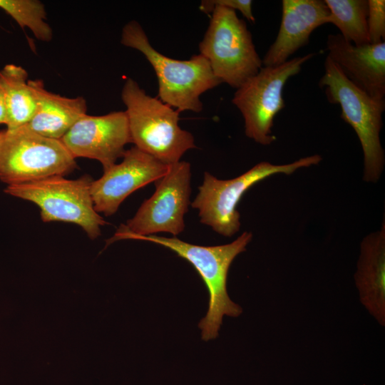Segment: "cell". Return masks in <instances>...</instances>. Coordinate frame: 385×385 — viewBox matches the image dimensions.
Listing matches in <instances>:
<instances>
[{
  "instance_id": "cell-13",
  "label": "cell",
  "mask_w": 385,
  "mask_h": 385,
  "mask_svg": "<svg viewBox=\"0 0 385 385\" xmlns=\"http://www.w3.org/2000/svg\"><path fill=\"white\" fill-rule=\"evenodd\" d=\"M328 56L344 75L370 96L384 100L385 43L356 46L340 34H329Z\"/></svg>"
},
{
  "instance_id": "cell-17",
  "label": "cell",
  "mask_w": 385,
  "mask_h": 385,
  "mask_svg": "<svg viewBox=\"0 0 385 385\" xmlns=\"http://www.w3.org/2000/svg\"><path fill=\"white\" fill-rule=\"evenodd\" d=\"M0 86L6 106L7 129L26 125L36 110V100L29 84L27 71L21 66L6 65L0 70Z\"/></svg>"
},
{
  "instance_id": "cell-19",
  "label": "cell",
  "mask_w": 385,
  "mask_h": 385,
  "mask_svg": "<svg viewBox=\"0 0 385 385\" xmlns=\"http://www.w3.org/2000/svg\"><path fill=\"white\" fill-rule=\"evenodd\" d=\"M0 9L11 16L21 28H28L39 41L48 42L53 31L46 21L44 5L38 0H0Z\"/></svg>"
},
{
  "instance_id": "cell-14",
  "label": "cell",
  "mask_w": 385,
  "mask_h": 385,
  "mask_svg": "<svg viewBox=\"0 0 385 385\" xmlns=\"http://www.w3.org/2000/svg\"><path fill=\"white\" fill-rule=\"evenodd\" d=\"M282 21L275 41L263 60V66L280 65L309 43L312 32L329 24L330 11L322 0H283Z\"/></svg>"
},
{
  "instance_id": "cell-7",
  "label": "cell",
  "mask_w": 385,
  "mask_h": 385,
  "mask_svg": "<svg viewBox=\"0 0 385 385\" xmlns=\"http://www.w3.org/2000/svg\"><path fill=\"white\" fill-rule=\"evenodd\" d=\"M77 168L76 159L61 140L42 136L26 125L3 130L0 180L8 185L65 177Z\"/></svg>"
},
{
  "instance_id": "cell-10",
  "label": "cell",
  "mask_w": 385,
  "mask_h": 385,
  "mask_svg": "<svg viewBox=\"0 0 385 385\" xmlns=\"http://www.w3.org/2000/svg\"><path fill=\"white\" fill-rule=\"evenodd\" d=\"M314 56L308 53L280 65L262 66L237 89L232 102L243 116L246 136L262 145L276 140L272 128L275 115L285 107L283 88L288 79Z\"/></svg>"
},
{
  "instance_id": "cell-18",
  "label": "cell",
  "mask_w": 385,
  "mask_h": 385,
  "mask_svg": "<svg viewBox=\"0 0 385 385\" xmlns=\"http://www.w3.org/2000/svg\"><path fill=\"white\" fill-rule=\"evenodd\" d=\"M333 24L342 36L356 46L370 43L368 32V0H324Z\"/></svg>"
},
{
  "instance_id": "cell-8",
  "label": "cell",
  "mask_w": 385,
  "mask_h": 385,
  "mask_svg": "<svg viewBox=\"0 0 385 385\" xmlns=\"http://www.w3.org/2000/svg\"><path fill=\"white\" fill-rule=\"evenodd\" d=\"M92 181L88 175L75 180L51 176L8 185L5 192L36 204L43 222L74 223L80 226L90 239L94 240L101 235V227L106 225V222L94 209L91 194Z\"/></svg>"
},
{
  "instance_id": "cell-16",
  "label": "cell",
  "mask_w": 385,
  "mask_h": 385,
  "mask_svg": "<svg viewBox=\"0 0 385 385\" xmlns=\"http://www.w3.org/2000/svg\"><path fill=\"white\" fill-rule=\"evenodd\" d=\"M36 100V110L26 125L46 138L61 140L74 123L86 114L87 104L82 96L68 98L46 89L43 81L29 80Z\"/></svg>"
},
{
  "instance_id": "cell-15",
  "label": "cell",
  "mask_w": 385,
  "mask_h": 385,
  "mask_svg": "<svg viewBox=\"0 0 385 385\" xmlns=\"http://www.w3.org/2000/svg\"><path fill=\"white\" fill-rule=\"evenodd\" d=\"M361 304L381 325H385V221L368 234L360 245L354 274Z\"/></svg>"
},
{
  "instance_id": "cell-4",
  "label": "cell",
  "mask_w": 385,
  "mask_h": 385,
  "mask_svg": "<svg viewBox=\"0 0 385 385\" xmlns=\"http://www.w3.org/2000/svg\"><path fill=\"white\" fill-rule=\"evenodd\" d=\"M319 86L324 90L329 102L340 106L341 118L358 136L364 153V181L378 182L385 165L379 136L385 100L374 98L355 86L327 56Z\"/></svg>"
},
{
  "instance_id": "cell-2",
  "label": "cell",
  "mask_w": 385,
  "mask_h": 385,
  "mask_svg": "<svg viewBox=\"0 0 385 385\" xmlns=\"http://www.w3.org/2000/svg\"><path fill=\"white\" fill-rule=\"evenodd\" d=\"M121 98L131 143L139 150L170 165L196 147L192 134L178 125L180 112L148 95L132 78L125 82Z\"/></svg>"
},
{
  "instance_id": "cell-23",
  "label": "cell",
  "mask_w": 385,
  "mask_h": 385,
  "mask_svg": "<svg viewBox=\"0 0 385 385\" xmlns=\"http://www.w3.org/2000/svg\"><path fill=\"white\" fill-rule=\"evenodd\" d=\"M2 133H3V131L0 132V141H1V137H2Z\"/></svg>"
},
{
  "instance_id": "cell-1",
  "label": "cell",
  "mask_w": 385,
  "mask_h": 385,
  "mask_svg": "<svg viewBox=\"0 0 385 385\" xmlns=\"http://www.w3.org/2000/svg\"><path fill=\"white\" fill-rule=\"evenodd\" d=\"M252 239V233L245 231L233 242L217 246L190 244L177 237L151 235L135 237L133 240L154 242L175 252L188 261L197 270L209 292V305L206 315L200 321L202 339H215L224 316L238 317L242 308L229 297L227 281L230 267L235 258L246 250Z\"/></svg>"
},
{
  "instance_id": "cell-20",
  "label": "cell",
  "mask_w": 385,
  "mask_h": 385,
  "mask_svg": "<svg viewBox=\"0 0 385 385\" xmlns=\"http://www.w3.org/2000/svg\"><path fill=\"white\" fill-rule=\"evenodd\" d=\"M367 26L370 43H379L384 41V0H368Z\"/></svg>"
},
{
  "instance_id": "cell-3",
  "label": "cell",
  "mask_w": 385,
  "mask_h": 385,
  "mask_svg": "<svg viewBox=\"0 0 385 385\" xmlns=\"http://www.w3.org/2000/svg\"><path fill=\"white\" fill-rule=\"evenodd\" d=\"M120 42L145 56L157 76L158 97L179 112H200L202 110L200 96L222 83L202 55L181 61L168 58L156 51L135 21H130L123 26Z\"/></svg>"
},
{
  "instance_id": "cell-21",
  "label": "cell",
  "mask_w": 385,
  "mask_h": 385,
  "mask_svg": "<svg viewBox=\"0 0 385 385\" xmlns=\"http://www.w3.org/2000/svg\"><path fill=\"white\" fill-rule=\"evenodd\" d=\"M252 1L250 0H207L202 1L200 9L205 14L212 13L215 6H221L240 11L250 21L255 23V19L252 9Z\"/></svg>"
},
{
  "instance_id": "cell-6",
  "label": "cell",
  "mask_w": 385,
  "mask_h": 385,
  "mask_svg": "<svg viewBox=\"0 0 385 385\" xmlns=\"http://www.w3.org/2000/svg\"><path fill=\"white\" fill-rule=\"evenodd\" d=\"M203 39L200 54L210 63L222 83L238 88L263 66L256 51L250 31L236 11L215 6Z\"/></svg>"
},
{
  "instance_id": "cell-9",
  "label": "cell",
  "mask_w": 385,
  "mask_h": 385,
  "mask_svg": "<svg viewBox=\"0 0 385 385\" xmlns=\"http://www.w3.org/2000/svg\"><path fill=\"white\" fill-rule=\"evenodd\" d=\"M190 164L179 161L168 165L165 175L155 182V191L145 200L135 215L117 230L107 241L133 239L168 232L174 236L185 228L184 215L190 205Z\"/></svg>"
},
{
  "instance_id": "cell-22",
  "label": "cell",
  "mask_w": 385,
  "mask_h": 385,
  "mask_svg": "<svg viewBox=\"0 0 385 385\" xmlns=\"http://www.w3.org/2000/svg\"><path fill=\"white\" fill-rule=\"evenodd\" d=\"M7 111L4 91L0 86V124L6 125Z\"/></svg>"
},
{
  "instance_id": "cell-11",
  "label": "cell",
  "mask_w": 385,
  "mask_h": 385,
  "mask_svg": "<svg viewBox=\"0 0 385 385\" xmlns=\"http://www.w3.org/2000/svg\"><path fill=\"white\" fill-rule=\"evenodd\" d=\"M61 140L75 159L97 160L104 171L123 157L125 145L131 143L126 113L125 111H114L103 115L86 113Z\"/></svg>"
},
{
  "instance_id": "cell-12",
  "label": "cell",
  "mask_w": 385,
  "mask_h": 385,
  "mask_svg": "<svg viewBox=\"0 0 385 385\" xmlns=\"http://www.w3.org/2000/svg\"><path fill=\"white\" fill-rule=\"evenodd\" d=\"M123 160L103 171L91 184L95 210L106 216L115 214L123 200L136 190L165 175L168 165L135 146L125 150Z\"/></svg>"
},
{
  "instance_id": "cell-5",
  "label": "cell",
  "mask_w": 385,
  "mask_h": 385,
  "mask_svg": "<svg viewBox=\"0 0 385 385\" xmlns=\"http://www.w3.org/2000/svg\"><path fill=\"white\" fill-rule=\"evenodd\" d=\"M322 160L321 155H313L284 165L263 161L230 180H220L205 172L191 206L198 210L200 222L222 236L232 237L241 226L237 205L249 188L271 175L280 173L289 175L300 168L317 165Z\"/></svg>"
}]
</instances>
